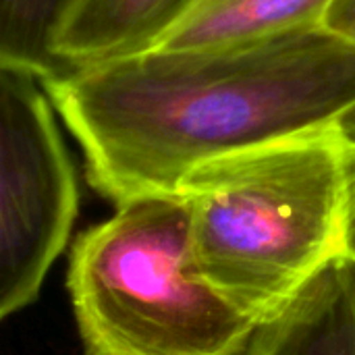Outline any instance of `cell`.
I'll use <instances>...</instances> for the list:
<instances>
[{"mask_svg": "<svg viewBox=\"0 0 355 355\" xmlns=\"http://www.w3.org/2000/svg\"><path fill=\"white\" fill-rule=\"evenodd\" d=\"M177 196L196 272L256 327L355 260V135L341 123L212 158Z\"/></svg>", "mask_w": 355, "mask_h": 355, "instance_id": "7a4b0ae2", "label": "cell"}, {"mask_svg": "<svg viewBox=\"0 0 355 355\" xmlns=\"http://www.w3.org/2000/svg\"><path fill=\"white\" fill-rule=\"evenodd\" d=\"M69 291L85 355H241L258 329L196 272L179 196L121 204L83 231Z\"/></svg>", "mask_w": 355, "mask_h": 355, "instance_id": "3957f363", "label": "cell"}, {"mask_svg": "<svg viewBox=\"0 0 355 355\" xmlns=\"http://www.w3.org/2000/svg\"><path fill=\"white\" fill-rule=\"evenodd\" d=\"M79 0H0V64L52 81L71 69L58 37Z\"/></svg>", "mask_w": 355, "mask_h": 355, "instance_id": "ba28073f", "label": "cell"}, {"mask_svg": "<svg viewBox=\"0 0 355 355\" xmlns=\"http://www.w3.org/2000/svg\"><path fill=\"white\" fill-rule=\"evenodd\" d=\"M354 258H355V237H354Z\"/></svg>", "mask_w": 355, "mask_h": 355, "instance_id": "8fae6325", "label": "cell"}, {"mask_svg": "<svg viewBox=\"0 0 355 355\" xmlns=\"http://www.w3.org/2000/svg\"><path fill=\"white\" fill-rule=\"evenodd\" d=\"M333 0H196L158 46H225L324 25Z\"/></svg>", "mask_w": 355, "mask_h": 355, "instance_id": "52a82bcc", "label": "cell"}, {"mask_svg": "<svg viewBox=\"0 0 355 355\" xmlns=\"http://www.w3.org/2000/svg\"><path fill=\"white\" fill-rule=\"evenodd\" d=\"M324 27L355 42V0H333L324 17Z\"/></svg>", "mask_w": 355, "mask_h": 355, "instance_id": "9c48e42d", "label": "cell"}, {"mask_svg": "<svg viewBox=\"0 0 355 355\" xmlns=\"http://www.w3.org/2000/svg\"><path fill=\"white\" fill-rule=\"evenodd\" d=\"M114 206L177 196L223 154L341 123L355 108V42L308 27L225 46L79 64L42 83Z\"/></svg>", "mask_w": 355, "mask_h": 355, "instance_id": "6da1fadb", "label": "cell"}, {"mask_svg": "<svg viewBox=\"0 0 355 355\" xmlns=\"http://www.w3.org/2000/svg\"><path fill=\"white\" fill-rule=\"evenodd\" d=\"M341 125H343V129H347L352 135H355V108L352 110V112H347V114L343 116Z\"/></svg>", "mask_w": 355, "mask_h": 355, "instance_id": "30bf717a", "label": "cell"}, {"mask_svg": "<svg viewBox=\"0 0 355 355\" xmlns=\"http://www.w3.org/2000/svg\"><path fill=\"white\" fill-rule=\"evenodd\" d=\"M196 0H79L58 52L73 67L156 48Z\"/></svg>", "mask_w": 355, "mask_h": 355, "instance_id": "8992f818", "label": "cell"}, {"mask_svg": "<svg viewBox=\"0 0 355 355\" xmlns=\"http://www.w3.org/2000/svg\"><path fill=\"white\" fill-rule=\"evenodd\" d=\"M241 355H355V260L331 266L258 324Z\"/></svg>", "mask_w": 355, "mask_h": 355, "instance_id": "5b68a950", "label": "cell"}, {"mask_svg": "<svg viewBox=\"0 0 355 355\" xmlns=\"http://www.w3.org/2000/svg\"><path fill=\"white\" fill-rule=\"evenodd\" d=\"M52 110L40 81L0 64V322L37 297L77 216Z\"/></svg>", "mask_w": 355, "mask_h": 355, "instance_id": "277c9868", "label": "cell"}]
</instances>
